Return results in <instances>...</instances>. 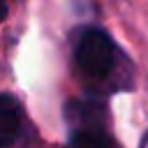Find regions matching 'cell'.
I'll return each instance as SVG.
<instances>
[{"label": "cell", "instance_id": "cell-1", "mask_svg": "<svg viewBox=\"0 0 148 148\" xmlns=\"http://www.w3.org/2000/svg\"><path fill=\"white\" fill-rule=\"evenodd\" d=\"M116 44L102 28H86L74 46L76 67L90 79H106L116 67Z\"/></svg>", "mask_w": 148, "mask_h": 148}, {"label": "cell", "instance_id": "cell-4", "mask_svg": "<svg viewBox=\"0 0 148 148\" xmlns=\"http://www.w3.org/2000/svg\"><path fill=\"white\" fill-rule=\"evenodd\" d=\"M141 146H148V134H146V136L141 139Z\"/></svg>", "mask_w": 148, "mask_h": 148}, {"label": "cell", "instance_id": "cell-2", "mask_svg": "<svg viewBox=\"0 0 148 148\" xmlns=\"http://www.w3.org/2000/svg\"><path fill=\"white\" fill-rule=\"evenodd\" d=\"M21 134V106L12 95H0V148L18 141Z\"/></svg>", "mask_w": 148, "mask_h": 148}, {"label": "cell", "instance_id": "cell-3", "mask_svg": "<svg viewBox=\"0 0 148 148\" xmlns=\"http://www.w3.org/2000/svg\"><path fill=\"white\" fill-rule=\"evenodd\" d=\"M7 14H9V7H7V0H0V23L7 18Z\"/></svg>", "mask_w": 148, "mask_h": 148}]
</instances>
